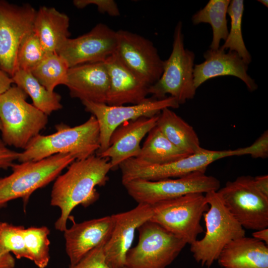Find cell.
<instances>
[{"label": "cell", "instance_id": "obj_1", "mask_svg": "<svg viewBox=\"0 0 268 268\" xmlns=\"http://www.w3.org/2000/svg\"><path fill=\"white\" fill-rule=\"evenodd\" d=\"M108 158L91 155L72 162L67 171L55 179L51 194V205L58 207L60 216L55 228L64 232L67 219L78 205L87 206L98 198L95 187L104 185L112 170Z\"/></svg>", "mask_w": 268, "mask_h": 268}, {"label": "cell", "instance_id": "obj_2", "mask_svg": "<svg viewBox=\"0 0 268 268\" xmlns=\"http://www.w3.org/2000/svg\"><path fill=\"white\" fill-rule=\"evenodd\" d=\"M56 132L34 137L17 160L21 163L38 161L52 155L64 153L82 160L94 155L100 148V131L98 122L92 115L82 124L71 127L63 123L55 126Z\"/></svg>", "mask_w": 268, "mask_h": 268}, {"label": "cell", "instance_id": "obj_3", "mask_svg": "<svg viewBox=\"0 0 268 268\" xmlns=\"http://www.w3.org/2000/svg\"><path fill=\"white\" fill-rule=\"evenodd\" d=\"M27 97L16 85L0 94L1 140L6 145L24 149L48 124V115L28 103Z\"/></svg>", "mask_w": 268, "mask_h": 268}, {"label": "cell", "instance_id": "obj_4", "mask_svg": "<svg viewBox=\"0 0 268 268\" xmlns=\"http://www.w3.org/2000/svg\"><path fill=\"white\" fill-rule=\"evenodd\" d=\"M209 205L203 217L205 226L203 237L190 244L195 261L210 267L231 241L245 236V231L224 205L217 191L204 194Z\"/></svg>", "mask_w": 268, "mask_h": 268}, {"label": "cell", "instance_id": "obj_5", "mask_svg": "<svg viewBox=\"0 0 268 268\" xmlns=\"http://www.w3.org/2000/svg\"><path fill=\"white\" fill-rule=\"evenodd\" d=\"M74 160L70 154L59 153L38 161L14 164L12 173L0 178V207L19 198L26 204L33 192L55 180Z\"/></svg>", "mask_w": 268, "mask_h": 268}, {"label": "cell", "instance_id": "obj_6", "mask_svg": "<svg viewBox=\"0 0 268 268\" xmlns=\"http://www.w3.org/2000/svg\"><path fill=\"white\" fill-rule=\"evenodd\" d=\"M182 23L178 22L173 36L172 51L163 62V71L159 80L148 88V94L161 99L169 94L179 104L193 99L197 89L194 83L195 55L184 47Z\"/></svg>", "mask_w": 268, "mask_h": 268}, {"label": "cell", "instance_id": "obj_7", "mask_svg": "<svg viewBox=\"0 0 268 268\" xmlns=\"http://www.w3.org/2000/svg\"><path fill=\"white\" fill-rule=\"evenodd\" d=\"M149 220L191 244L203 232L201 220L209 208L205 195L191 193L151 205Z\"/></svg>", "mask_w": 268, "mask_h": 268}, {"label": "cell", "instance_id": "obj_8", "mask_svg": "<svg viewBox=\"0 0 268 268\" xmlns=\"http://www.w3.org/2000/svg\"><path fill=\"white\" fill-rule=\"evenodd\" d=\"M242 148L234 150H211L202 148L199 152L176 161L151 165L141 163L135 158H130L119 166L122 174V183L142 179L158 181L181 177L197 171L205 172L207 166L221 158L244 155Z\"/></svg>", "mask_w": 268, "mask_h": 268}, {"label": "cell", "instance_id": "obj_9", "mask_svg": "<svg viewBox=\"0 0 268 268\" xmlns=\"http://www.w3.org/2000/svg\"><path fill=\"white\" fill-rule=\"evenodd\" d=\"M139 239L127 253L125 268H166L186 243L159 224L148 220L137 229Z\"/></svg>", "mask_w": 268, "mask_h": 268}, {"label": "cell", "instance_id": "obj_10", "mask_svg": "<svg viewBox=\"0 0 268 268\" xmlns=\"http://www.w3.org/2000/svg\"><path fill=\"white\" fill-rule=\"evenodd\" d=\"M205 173L197 171L179 178L154 181L136 179L123 185L138 204L152 205L189 194L217 191L220 189L219 181Z\"/></svg>", "mask_w": 268, "mask_h": 268}, {"label": "cell", "instance_id": "obj_11", "mask_svg": "<svg viewBox=\"0 0 268 268\" xmlns=\"http://www.w3.org/2000/svg\"><path fill=\"white\" fill-rule=\"evenodd\" d=\"M224 205L244 229L268 227V198L256 187L254 178L243 176L217 191Z\"/></svg>", "mask_w": 268, "mask_h": 268}, {"label": "cell", "instance_id": "obj_12", "mask_svg": "<svg viewBox=\"0 0 268 268\" xmlns=\"http://www.w3.org/2000/svg\"><path fill=\"white\" fill-rule=\"evenodd\" d=\"M86 111L96 119L100 131V148L97 154L109 146L112 133L122 124L142 117H152L165 108H177L180 104L171 96L158 99L146 98L143 101L130 106H110L104 103L81 102Z\"/></svg>", "mask_w": 268, "mask_h": 268}, {"label": "cell", "instance_id": "obj_13", "mask_svg": "<svg viewBox=\"0 0 268 268\" xmlns=\"http://www.w3.org/2000/svg\"><path fill=\"white\" fill-rule=\"evenodd\" d=\"M36 12L28 3L17 5L0 0V67L10 77L16 70L19 45L33 31Z\"/></svg>", "mask_w": 268, "mask_h": 268}, {"label": "cell", "instance_id": "obj_14", "mask_svg": "<svg viewBox=\"0 0 268 268\" xmlns=\"http://www.w3.org/2000/svg\"><path fill=\"white\" fill-rule=\"evenodd\" d=\"M115 51L121 61L142 81L150 86L160 78L163 62L151 41L137 34L117 31Z\"/></svg>", "mask_w": 268, "mask_h": 268}, {"label": "cell", "instance_id": "obj_15", "mask_svg": "<svg viewBox=\"0 0 268 268\" xmlns=\"http://www.w3.org/2000/svg\"><path fill=\"white\" fill-rule=\"evenodd\" d=\"M117 31L99 23L89 32L75 38L67 39L57 53L67 62L69 67L103 62L115 52Z\"/></svg>", "mask_w": 268, "mask_h": 268}, {"label": "cell", "instance_id": "obj_16", "mask_svg": "<svg viewBox=\"0 0 268 268\" xmlns=\"http://www.w3.org/2000/svg\"><path fill=\"white\" fill-rule=\"evenodd\" d=\"M152 214L151 205L140 203L128 211L114 214V226L104 246L106 262L111 268H125L127 253L131 248L135 232Z\"/></svg>", "mask_w": 268, "mask_h": 268}, {"label": "cell", "instance_id": "obj_17", "mask_svg": "<svg viewBox=\"0 0 268 268\" xmlns=\"http://www.w3.org/2000/svg\"><path fill=\"white\" fill-rule=\"evenodd\" d=\"M72 225L64 232L65 249L70 266L78 262L96 247L106 244L111 235L115 224L114 215L95 218Z\"/></svg>", "mask_w": 268, "mask_h": 268}, {"label": "cell", "instance_id": "obj_18", "mask_svg": "<svg viewBox=\"0 0 268 268\" xmlns=\"http://www.w3.org/2000/svg\"><path fill=\"white\" fill-rule=\"evenodd\" d=\"M158 115L140 117L121 125L112 133L108 147L97 156L108 158L112 169L137 157L141 149L140 142L156 126Z\"/></svg>", "mask_w": 268, "mask_h": 268}, {"label": "cell", "instance_id": "obj_19", "mask_svg": "<svg viewBox=\"0 0 268 268\" xmlns=\"http://www.w3.org/2000/svg\"><path fill=\"white\" fill-rule=\"evenodd\" d=\"M72 98L81 101L106 104L110 79L104 62L86 63L69 67L65 84Z\"/></svg>", "mask_w": 268, "mask_h": 268}, {"label": "cell", "instance_id": "obj_20", "mask_svg": "<svg viewBox=\"0 0 268 268\" xmlns=\"http://www.w3.org/2000/svg\"><path fill=\"white\" fill-rule=\"evenodd\" d=\"M204 61L194 67V83L197 89L206 80L218 76L232 75L242 80L248 90L258 88L255 80L247 73L248 65L234 51L209 49L203 54Z\"/></svg>", "mask_w": 268, "mask_h": 268}, {"label": "cell", "instance_id": "obj_21", "mask_svg": "<svg viewBox=\"0 0 268 268\" xmlns=\"http://www.w3.org/2000/svg\"><path fill=\"white\" fill-rule=\"evenodd\" d=\"M103 62L110 79L106 104L110 106L136 104L147 98L149 86L125 66L115 53Z\"/></svg>", "mask_w": 268, "mask_h": 268}, {"label": "cell", "instance_id": "obj_22", "mask_svg": "<svg viewBox=\"0 0 268 268\" xmlns=\"http://www.w3.org/2000/svg\"><path fill=\"white\" fill-rule=\"evenodd\" d=\"M217 260L223 268H268V245L245 236L226 245Z\"/></svg>", "mask_w": 268, "mask_h": 268}, {"label": "cell", "instance_id": "obj_23", "mask_svg": "<svg viewBox=\"0 0 268 268\" xmlns=\"http://www.w3.org/2000/svg\"><path fill=\"white\" fill-rule=\"evenodd\" d=\"M69 18L54 7L41 6L37 10L33 31L47 53H57L69 38Z\"/></svg>", "mask_w": 268, "mask_h": 268}, {"label": "cell", "instance_id": "obj_24", "mask_svg": "<svg viewBox=\"0 0 268 268\" xmlns=\"http://www.w3.org/2000/svg\"><path fill=\"white\" fill-rule=\"evenodd\" d=\"M156 126L172 144L189 154L202 149L194 128L171 108L161 111Z\"/></svg>", "mask_w": 268, "mask_h": 268}, {"label": "cell", "instance_id": "obj_25", "mask_svg": "<svg viewBox=\"0 0 268 268\" xmlns=\"http://www.w3.org/2000/svg\"><path fill=\"white\" fill-rule=\"evenodd\" d=\"M189 155L172 144L155 126L148 133L139 154L135 158L143 163L162 165Z\"/></svg>", "mask_w": 268, "mask_h": 268}, {"label": "cell", "instance_id": "obj_26", "mask_svg": "<svg viewBox=\"0 0 268 268\" xmlns=\"http://www.w3.org/2000/svg\"><path fill=\"white\" fill-rule=\"evenodd\" d=\"M11 78L13 83L31 97L33 105L47 115L62 108L61 95L55 91H48L31 71L18 69Z\"/></svg>", "mask_w": 268, "mask_h": 268}, {"label": "cell", "instance_id": "obj_27", "mask_svg": "<svg viewBox=\"0 0 268 268\" xmlns=\"http://www.w3.org/2000/svg\"><path fill=\"white\" fill-rule=\"evenodd\" d=\"M230 2V0H210L203 8L192 16L194 25L207 23L211 26L213 37L210 49H218L220 41H225L228 36L226 14Z\"/></svg>", "mask_w": 268, "mask_h": 268}, {"label": "cell", "instance_id": "obj_28", "mask_svg": "<svg viewBox=\"0 0 268 268\" xmlns=\"http://www.w3.org/2000/svg\"><path fill=\"white\" fill-rule=\"evenodd\" d=\"M69 67L57 53H47L42 61L31 71L34 76L48 91L65 85Z\"/></svg>", "mask_w": 268, "mask_h": 268}, {"label": "cell", "instance_id": "obj_29", "mask_svg": "<svg viewBox=\"0 0 268 268\" xmlns=\"http://www.w3.org/2000/svg\"><path fill=\"white\" fill-rule=\"evenodd\" d=\"M244 5L243 0H230L227 14L231 19V28L221 50L234 51L249 65L252 61L251 56L246 48L242 32V21Z\"/></svg>", "mask_w": 268, "mask_h": 268}, {"label": "cell", "instance_id": "obj_30", "mask_svg": "<svg viewBox=\"0 0 268 268\" xmlns=\"http://www.w3.org/2000/svg\"><path fill=\"white\" fill-rule=\"evenodd\" d=\"M50 230L46 226L24 228V238L29 260L39 268H46L50 261Z\"/></svg>", "mask_w": 268, "mask_h": 268}, {"label": "cell", "instance_id": "obj_31", "mask_svg": "<svg viewBox=\"0 0 268 268\" xmlns=\"http://www.w3.org/2000/svg\"><path fill=\"white\" fill-rule=\"evenodd\" d=\"M46 53L38 37L33 31L30 32L24 37L19 45L16 56V70L31 71L42 61Z\"/></svg>", "mask_w": 268, "mask_h": 268}, {"label": "cell", "instance_id": "obj_32", "mask_svg": "<svg viewBox=\"0 0 268 268\" xmlns=\"http://www.w3.org/2000/svg\"><path fill=\"white\" fill-rule=\"evenodd\" d=\"M23 226L2 222L0 229V245L6 252L12 253L17 259L29 260L24 238Z\"/></svg>", "mask_w": 268, "mask_h": 268}, {"label": "cell", "instance_id": "obj_33", "mask_svg": "<svg viewBox=\"0 0 268 268\" xmlns=\"http://www.w3.org/2000/svg\"><path fill=\"white\" fill-rule=\"evenodd\" d=\"M102 244L88 252L76 264L69 268H111L106 262L104 246Z\"/></svg>", "mask_w": 268, "mask_h": 268}, {"label": "cell", "instance_id": "obj_34", "mask_svg": "<svg viewBox=\"0 0 268 268\" xmlns=\"http://www.w3.org/2000/svg\"><path fill=\"white\" fill-rule=\"evenodd\" d=\"M73 3L78 8H83L89 5H96L101 13H107L110 16H117L120 14L116 2L113 0H74Z\"/></svg>", "mask_w": 268, "mask_h": 268}, {"label": "cell", "instance_id": "obj_35", "mask_svg": "<svg viewBox=\"0 0 268 268\" xmlns=\"http://www.w3.org/2000/svg\"><path fill=\"white\" fill-rule=\"evenodd\" d=\"M246 155L254 158H265L268 156V132L263 134L251 145L245 147Z\"/></svg>", "mask_w": 268, "mask_h": 268}, {"label": "cell", "instance_id": "obj_36", "mask_svg": "<svg viewBox=\"0 0 268 268\" xmlns=\"http://www.w3.org/2000/svg\"><path fill=\"white\" fill-rule=\"evenodd\" d=\"M19 152L8 148L0 139V169H7L17 160Z\"/></svg>", "mask_w": 268, "mask_h": 268}, {"label": "cell", "instance_id": "obj_37", "mask_svg": "<svg viewBox=\"0 0 268 268\" xmlns=\"http://www.w3.org/2000/svg\"><path fill=\"white\" fill-rule=\"evenodd\" d=\"M2 222L0 221V229ZM15 259L12 255L5 251L0 245V268H14Z\"/></svg>", "mask_w": 268, "mask_h": 268}, {"label": "cell", "instance_id": "obj_38", "mask_svg": "<svg viewBox=\"0 0 268 268\" xmlns=\"http://www.w3.org/2000/svg\"><path fill=\"white\" fill-rule=\"evenodd\" d=\"M254 182L257 189L268 198V176L265 175L257 176L254 178Z\"/></svg>", "mask_w": 268, "mask_h": 268}, {"label": "cell", "instance_id": "obj_39", "mask_svg": "<svg viewBox=\"0 0 268 268\" xmlns=\"http://www.w3.org/2000/svg\"><path fill=\"white\" fill-rule=\"evenodd\" d=\"M13 83L11 77L0 67V94L7 90Z\"/></svg>", "mask_w": 268, "mask_h": 268}, {"label": "cell", "instance_id": "obj_40", "mask_svg": "<svg viewBox=\"0 0 268 268\" xmlns=\"http://www.w3.org/2000/svg\"><path fill=\"white\" fill-rule=\"evenodd\" d=\"M252 237L268 245V228H266L255 231L252 233Z\"/></svg>", "mask_w": 268, "mask_h": 268}, {"label": "cell", "instance_id": "obj_41", "mask_svg": "<svg viewBox=\"0 0 268 268\" xmlns=\"http://www.w3.org/2000/svg\"><path fill=\"white\" fill-rule=\"evenodd\" d=\"M258 1L262 3L265 6L268 7V1L267 0H259Z\"/></svg>", "mask_w": 268, "mask_h": 268}, {"label": "cell", "instance_id": "obj_42", "mask_svg": "<svg viewBox=\"0 0 268 268\" xmlns=\"http://www.w3.org/2000/svg\"><path fill=\"white\" fill-rule=\"evenodd\" d=\"M1 124L0 120V130H1Z\"/></svg>", "mask_w": 268, "mask_h": 268}]
</instances>
